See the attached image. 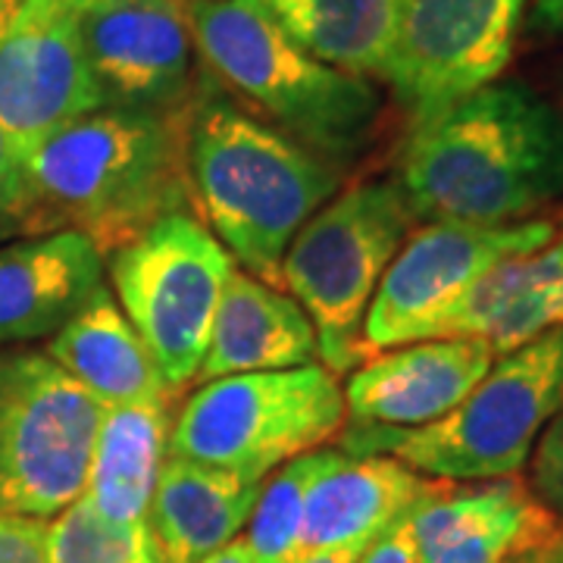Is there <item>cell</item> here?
<instances>
[{"mask_svg":"<svg viewBox=\"0 0 563 563\" xmlns=\"http://www.w3.org/2000/svg\"><path fill=\"white\" fill-rule=\"evenodd\" d=\"M395 185L417 220H536L563 195V122L532 88L495 81L410 125Z\"/></svg>","mask_w":563,"mask_h":563,"instance_id":"obj_1","label":"cell"},{"mask_svg":"<svg viewBox=\"0 0 563 563\" xmlns=\"http://www.w3.org/2000/svg\"><path fill=\"white\" fill-rule=\"evenodd\" d=\"M188 110L98 107L41 141L25 157V235L73 229L110 257L188 210Z\"/></svg>","mask_w":563,"mask_h":563,"instance_id":"obj_2","label":"cell"},{"mask_svg":"<svg viewBox=\"0 0 563 563\" xmlns=\"http://www.w3.org/2000/svg\"><path fill=\"white\" fill-rule=\"evenodd\" d=\"M185 147L201 222L244 273L282 288V257L339 191V169L222 98L191 103Z\"/></svg>","mask_w":563,"mask_h":563,"instance_id":"obj_3","label":"cell"},{"mask_svg":"<svg viewBox=\"0 0 563 563\" xmlns=\"http://www.w3.org/2000/svg\"><path fill=\"white\" fill-rule=\"evenodd\" d=\"M185 13L195 54L266 125L329 163L361 151L379 113L373 81L307 54L263 0H185Z\"/></svg>","mask_w":563,"mask_h":563,"instance_id":"obj_4","label":"cell"},{"mask_svg":"<svg viewBox=\"0 0 563 563\" xmlns=\"http://www.w3.org/2000/svg\"><path fill=\"white\" fill-rule=\"evenodd\" d=\"M563 401V329H551L492 363L442 420L417 429L347 426L344 454H385L444 483L520 476Z\"/></svg>","mask_w":563,"mask_h":563,"instance_id":"obj_5","label":"cell"},{"mask_svg":"<svg viewBox=\"0 0 563 563\" xmlns=\"http://www.w3.org/2000/svg\"><path fill=\"white\" fill-rule=\"evenodd\" d=\"M413 222L395 179L361 181L332 195L288 244L282 285L313 322L329 373H351L366 361L363 317Z\"/></svg>","mask_w":563,"mask_h":563,"instance_id":"obj_6","label":"cell"},{"mask_svg":"<svg viewBox=\"0 0 563 563\" xmlns=\"http://www.w3.org/2000/svg\"><path fill=\"white\" fill-rule=\"evenodd\" d=\"M344 391L322 363L203 383L181 404L169 454L247 479L310 454L344 429Z\"/></svg>","mask_w":563,"mask_h":563,"instance_id":"obj_7","label":"cell"},{"mask_svg":"<svg viewBox=\"0 0 563 563\" xmlns=\"http://www.w3.org/2000/svg\"><path fill=\"white\" fill-rule=\"evenodd\" d=\"M229 251L191 210H176L110 254L113 298L179 395L201 373L225 282Z\"/></svg>","mask_w":563,"mask_h":563,"instance_id":"obj_8","label":"cell"},{"mask_svg":"<svg viewBox=\"0 0 563 563\" xmlns=\"http://www.w3.org/2000/svg\"><path fill=\"white\" fill-rule=\"evenodd\" d=\"M101 413L44 351L0 347V514L51 520L79 501Z\"/></svg>","mask_w":563,"mask_h":563,"instance_id":"obj_9","label":"cell"},{"mask_svg":"<svg viewBox=\"0 0 563 563\" xmlns=\"http://www.w3.org/2000/svg\"><path fill=\"white\" fill-rule=\"evenodd\" d=\"M554 235L558 225L544 217L514 225L426 222L413 229L388 263L363 317V357L422 342L432 322L461 301L488 269L542 247Z\"/></svg>","mask_w":563,"mask_h":563,"instance_id":"obj_10","label":"cell"},{"mask_svg":"<svg viewBox=\"0 0 563 563\" xmlns=\"http://www.w3.org/2000/svg\"><path fill=\"white\" fill-rule=\"evenodd\" d=\"M523 13L526 0H401L383 81L410 125L495 85Z\"/></svg>","mask_w":563,"mask_h":563,"instance_id":"obj_11","label":"cell"},{"mask_svg":"<svg viewBox=\"0 0 563 563\" xmlns=\"http://www.w3.org/2000/svg\"><path fill=\"white\" fill-rule=\"evenodd\" d=\"M98 107L79 13L60 0H0V129L22 157Z\"/></svg>","mask_w":563,"mask_h":563,"instance_id":"obj_12","label":"cell"},{"mask_svg":"<svg viewBox=\"0 0 563 563\" xmlns=\"http://www.w3.org/2000/svg\"><path fill=\"white\" fill-rule=\"evenodd\" d=\"M79 29L103 107H188L195 41L185 0H95L79 13Z\"/></svg>","mask_w":563,"mask_h":563,"instance_id":"obj_13","label":"cell"},{"mask_svg":"<svg viewBox=\"0 0 563 563\" xmlns=\"http://www.w3.org/2000/svg\"><path fill=\"white\" fill-rule=\"evenodd\" d=\"M420 563H529L563 532L520 476L439 483L410 510Z\"/></svg>","mask_w":563,"mask_h":563,"instance_id":"obj_14","label":"cell"},{"mask_svg":"<svg viewBox=\"0 0 563 563\" xmlns=\"http://www.w3.org/2000/svg\"><path fill=\"white\" fill-rule=\"evenodd\" d=\"M495 361L483 339H422L379 351L342 388L347 426L417 429L442 420Z\"/></svg>","mask_w":563,"mask_h":563,"instance_id":"obj_15","label":"cell"},{"mask_svg":"<svg viewBox=\"0 0 563 563\" xmlns=\"http://www.w3.org/2000/svg\"><path fill=\"white\" fill-rule=\"evenodd\" d=\"M107 257L60 229L0 244V347L51 339L103 285Z\"/></svg>","mask_w":563,"mask_h":563,"instance_id":"obj_16","label":"cell"},{"mask_svg":"<svg viewBox=\"0 0 563 563\" xmlns=\"http://www.w3.org/2000/svg\"><path fill=\"white\" fill-rule=\"evenodd\" d=\"M551 329H563V232L488 269L426 339H483L504 357Z\"/></svg>","mask_w":563,"mask_h":563,"instance_id":"obj_17","label":"cell"},{"mask_svg":"<svg viewBox=\"0 0 563 563\" xmlns=\"http://www.w3.org/2000/svg\"><path fill=\"white\" fill-rule=\"evenodd\" d=\"M439 479L413 473L385 454H344L329 457L307 492L303 510V551L317 548H369L391 523L410 514Z\"/></svg>","mask_w":563,"mask_h":563,"instance_id":"obj_18","label":"cell"},{"mask_svg":"<svg viewBox=\"0 0 563 563\" xmlns=\"http://www.w3.org/2000/svg\"><path fill=\"white\" fill-rule=\"evenodd\" d=\"M320 357L313 322L291 295L251 273L225 282L198 379L295 369Z\"/></svg>","mask_w":563,"mask_h":563,"instance_id":"obj_19","label":"cell"},{"mask_svg":"<svg viewBox=\"0 0 563 563\" xmlns=\"http://www.w3.org/2000/svg\"><path fill=\"white\" fill-rule=\"evenodd\" d=\"M261 485V479L169 454L147 510V526L166 563H198L239 539Z\"/></svg>","mask_w":563,"mask_h":563,"instance_id":"obj_20","label":"cell"},{"mask_svg":"<svg viewBox=\"0 0 563 563\" xmlns=\"http://www.w3.org/2000/svg\"><path fill=\"white\" fill-rule=\"evenodd\" d=\"M44 354L101 407L176 395L166 388L161 366L122 313L113 291H107V285H101L76 310V317L47 339Z\"/></svg>","mask_w":563,"mask_h":563,"instance_id":"obj_21","label":"cell"},{"mask_svg":"<svg viewBox=\"0 0 563 563\" xmlns=\"http://www.w3.org/2000/svg\"><path fill=\"white\" fill-rule=\"evenodd\" d=\"M173 398L103 407L81 498L113 523H147L151 498L169 457Z\"/></svg>","mask_w":563,"mask_h":563,"instance_id":"obj_22","label":"cell"},{"mask_svg":"<svg viewBox=\"0 0 563 563\" xmlns=\"http://www.w3.org/2000/svg\"><path fill=\"white\" fill-rule=\"evenodd\" d=\"M279 25L325 66L383 79L401 0H263Z\"/></svg>","mask_w":563,"mask_h":563,"instance_id":"obj_23","label":"cell"},{"mask_svg":"<svg viewBox=\"0 0 563 563\" xmlns=\"http://www.w3.org/2000/svg\"><path fill=\"white\" fill-rule=\"evenodd\" d=\"M329 451H310L279 466L263 479L254 514L247 520V551L254 563H298L303 554V510L307 492L322 470Z\"/></svg>","mask_w":563,"mask_h":563,"instance_id":"obj_24","label":"cell"},{"mask_svg":"<svg viewBox=\"0 0 563 563\" xmlns=\"http://www.w3.org/2000/svg\"><path fill=\"white\" fill-rule=\"evenodd\" d=\"M51 563H166L147 523H113L79 498L47 523Z\"/></svg>","mask_w":563,"mask_h":563,"instance_id":"obj_25","label":"cell"},{"mask_svg":"<svg viewBox=\"0 0 563 563\" xmlns=\"http://www.w3.org/2000/svg\"><path fill=\"white\" fill-rule=\"evenodd\" d=\"M529 470H532L529 476L532 492L563 520V401L539 435L536 451L529 457Z\"/></svg>","mask_w":563,"mask_h":563,"instance_id":"obj_26","label":"cell"},{"mask_svg":"<svg viewBox=\"0 0 563 563\" xmlns=\"http://www.w3.org/2000/svg\"><path fill=\"white\" fill-rule=\"evenodd\" d=\"M25 235V157L0 129V242Z\"/></svg>","mask_w":563,"mask_h":563,"instance_id":"obj_27","label":"cell"},{"mask_svg":"<svg viewBox=\"0 0 563 563\" xmlns=\"http://www.w3.org/2000/svg\"><path fill=\"white\" fill-rule=\"evenodd\" d=\"M0 563H51L47 520L0 514Z\"/></svg>","mask_w":563,"mask_h":563,"instance_id":"obj_28","label":"cell"},{"mask_svg":"<svg viewBox=\"0 0 563 563\" xmlns=\"http://www.w3.org/2000/svg\"><path fill=\"white\" fill-rule=\"evenodd\" d=\"M361 563H420L410 514H404L398 523L388 526L383 536L363 551Z\"/></svg>","mask_w":563,"mask_h":563,"instance_id":"obj_29","label":"cell"},{"mask_svg":"<svg viewBox=\"0 0 563 563\" xmlns=\"http://www.w3.org/2000/svg\"><path fill=\"white\" fill-rule=\"evenodd\" d=\"M529 29L536 35H563V0H536L529 13Z\"/></svg>","mask_w":563,"mask_h":563,"instance_id":"obj_30","label":"cell"},{"mask_svg":"<svg viewBox=\"0 0 563 563\" xmlns=\"http://www.w3.org/2000/svg\"><path fill=\"white\" fill-rule=\"evenodd\" d=\"M363 548L354 544H339V548H317V551H303L298 563H361Z\"/></svg>","mask_w":563,"mask_h":563,"instance_id":"obj_31","label":"cell"},{"mask_svg":"<svg viewBox=\"0 0 563 563\" xmlns=\"http://www.w3.org/2000/svg\"><path fill=\"white\" fill-rule=\"evenodd\" d=\"M198 563H254V558H251L244 539H232L229 544H222L220 551H213L210 558H203Z\"/></svg>","mask_w":563,"mask_h":563,"instance_id":"obj_32","label":"cell"},{"mask_svg":"<svg viewBox=\"0 0 563 563\" xmlns=\"http://www.w3.org/2000/svg\"><path fill=\"white\" fill-rule=\"evenodd\" d=\"M529 563H563V532L554 539V542L544 544L542 551H539V554H536Z\"/></svg>","mask_w":563,"mask_h":563,"instance_id":"obj_33","label":"cell"},{"mask_svg":"<svg viewBox=\"0 0 563 563\" xmlns=\"http://www.w3.org/2000/svg\"><path fill=\"white\" fill-rule=\"evenodd\" d=\"M63 7H69V10H76V13H81L88 3H95V0H60Z\"/></svg>","mask_w":563,"mask_h":563,"instance_id":"obj_34","label":"cell"}]
</instances>
